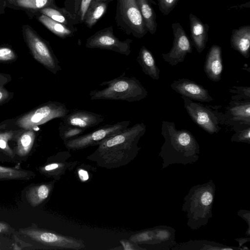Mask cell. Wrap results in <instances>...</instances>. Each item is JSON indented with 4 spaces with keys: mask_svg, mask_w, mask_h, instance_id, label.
<instances>
[{
    "mask_svg": "<svg viewBox=\"0 0 250 250\" xmlns=\"http://www.w3.org/2000/svg\"><path fill=\"white\" fill-rule=\"evenodd\" d=\"M146 131L144 123H137L114 135L98 145L87 157L103 168H116L128 164L138 155V143Z\"/></svg>",
    "mask_w": 250,
    "mask_h": 250,
    "instance_id": "cell-1",
    "label": "cell"
},
{
    "mask_svg": "<svg viewBox=\"0 0 250 250\" xmlns=\"http://www.w3.org/2000/svg\"><path fill=\"white\" fill-rule=\"evenodd\" d=\"M161 134L165 141L159 156L163 160L162 169L173 164L186 165L196 162L200 146L193 134L186 129L177 130L173 122H162Z\"/></svg>",
    "mask_w": 250,
    "mask_h": 250,
    "instance_id": "cell-2",
    "label": "cell"
},
{
    "mask_svg": "<svg viewBox=\"0 0 250 250\" xmlns=\"http://www.w3.org/2000/svg\"><path fill=\"white\" fill-rule=\"evenodd\" d=\"M216 187L212 180L195 185L184 198L182 210L186 213L187 225L195 230L206 226L212 217Z\"/></svg>",
    "mask_w": 250,
    "mask_h": 250,
    "instance_id": "cell-3",
    "label": "cell"
},
{
    "mask_svg": "<svg viewBox=\"0 0 250 250\" xmlns=\"http://www.w3.org/2000/svg\"><path fill=\"white\" fill-rule=\"evenodd\" d=\"M104 88L91 91L89 93L92 100H121L128 102L139 101L145 99L147 91L139 80L135 77L125 76V72L112 80L100 84Z\"/></svg>",
    "mask_w": 250,
    "mask_h": 250,
    "instance_id": "cell-4",
    "label": "cell"
},
{
    "mask_svg": "<svg viewBox=\"0 0 250 250\" xmlns=\"http://www.w3.org/2000/svg\"><path fill=\"white\" fill-rule=\"evenodd\" d=\"M115 20L119 29L128 35L141 39L148 32L136 0H116Z\"/></svg>",
    "mask_w": 250,
    "mask_h": 250,
    "instance_id": "cell-5",
    "label": "cell"
},
{
    "mask_svg": "<svg viewBox=\"0 0 250 250\" xmlns=\"http://www.w3.org/2000/svg\"><path fill=\"white\" fill-rule=\"evenodd\" d=\"M19 232L48 249L79 250L85 247L83 241L81 239L41 229L36 225L20 229Z\"/></svg>",
    "mask_w": 250,
    "mask_h": 250,
    "instance_id": "cell-6",
    "label": "cell"
},
{
    "mask_svg": "<svg viewBox=\"0 0 250 250\" xmlns=\"http://www.w3.org/2000/svg\"><path fill=\"white\" fill-rule=\"evenodd\" d=\"M130 123L129 121H124L102 125L90 132L64 141V144L68 149L74 150L98 146L107 138L127 128Z\"/></svg>",
    "mask_w": 250,
    "mask_h": 250,
    "instance_id": "cell-7",
    "label": "cell"
},
{
    "mask_svg": "<svg viewBox=\"0 0 250 250\" xmlns=\"http://www.w3.org/2000/svg\"><path fill=\"white\" fill-rule=\"evenodd\" d=\"M188 113L191 120L200 127L210 134L217 133L222 124V115L203 104L181 96Z\"/></svg>",
    "mask_w": 250,
    "mask_h": 250,
    "instance_id": "cell-8",
    "label": "cell"
},
{
    "mask_svg": "<svg viewBox=\"0 0 250 250\" xmlns=\"http://www.w3.org/2000/svg\"><path fill=\"white\" fill-rule=\"evenodd\" d=\"M132 41L130 39L120 40L114 34L113 27L109 26L98 31L87 38L85 46L91 49L113 51L128 56L131 53L130 45Z\"/></svg>",
    "mask_w": 250,
    "mask_h": 250,
    "instance_id": "cell-9",
    "label": "cell"
},
{
    "mask_svg": "<svg viewBox=\"0 0 250 250\" xmlns=\"http://www.w3.org/2000/svg\"><path fill=\"white\" fill-rule=\"evenodd\" d=\"M69 112L64 104L51 102L22 117L18 120L17 124L26 129H31L52 119H62Z\"/></svg>",
    "mask_w": 250,
    "mask_h": 250,
    "instance_id": "cell-10",
    "label": "cell"
},
{
    "mask_svg": "<svg viewBox=\"0 0 250 250\" xmlns=\"http://www.w3.org/2000/svg\"><path fill=\"white\" fill-rule=\"evenodd\" d=\"M25 34L35 59L54 74L61 70L59 61L48 45L29 28L25 29Z\"/></svg>",
    "mask_w": 250,
    "mask_h": 250,
    "instance_id": "cell-11",
    "label": "cell"
},
{
    "mask_svg": "<svg viewBox=\"0 0 250 250\" xmlns=\"http://www.w3.org/2000/svg\"><path fill=\"white\" fill-rule=\"evenodd\" d=\"M171 26L173 45L168 53L162 54V57L164 61L174 66L184 62L186 55L192 53V48L189 39L180 23L174 22Z\"/></svg>",
    "mask_w": 250,
    "mask_h": 250,
    "instance_id": "cell-12",
    "label": "cell"
},
{
    "mask_svg": "<svg viewBox=\"0 0 250 250\" xmlns=\"http://www.w3.org/2000/svg\"><path fill=\"white\" fill-rule=\"evenodd\" d=\"M170 86L177 93L192 100L210 102L213 100L207 89L188 79L175 80Z\"/></svg>",
    "mask_w": 250,
    "mask_h": 250,
    "instance_id": "cell-13",
    "label": "cell"
},
{
    "mask_svg": "<svg viewBox=\"0 0 250 250\" xmlns=\"http://www.w3.org/2000/svg\"><path fill=\"white\" fill-rule=\"evenodd\" d=\"M62 119L60 124L77 127L86 131L102 123L104 118L92 112L76 110L68 113Z\"/></svg>",
    "mask_w": 250,
    "mask_h": 250,
    "instance_id": "cell-14",
    "label": "cell"
},
{
    "mask_svg": "<svg viewBox=\"0 0 250 250\" xmlns=\"http://www.w3.org/2000/svg\"><path fill=\"white\" fill-rule=\"evenodd\" d=\"M223 70L221 47L216 44L212 45L206 56L204 66L207 77L213 82H218L221 79Z\"/></svg>",
    "mask_w": 250,
    "mask_h": 250,
    "instance_id": "cell-15",
    "label": "cell"
},
{
    "mask_svg": "<svg viewBox=\"0 0 250 250\" xmlns=\"http://www.w3.org/2000/svg\"><path fill=\"white\" fill-rule=\"evenodd\" d=\"M225 114L227 123H237L250 126V101L232 100Z\"/></svg>",
    "mask_w": 250,
    "mask_h": 250,
    "instance_id": "cell-16",
    "label": "cell"
},
{
    "mask_svg": "<svg viewBox=\"0 0 250 250\" xmlns=\"http://www.w3.org/2000/svg\"><path fill=\"white\" fill-rule=\"evenodd\" d=\"M189 20L192 44L196 51L201 53L206 48L208 41L209 25L192 13L189 14Z\"/></svg>",
    "mask_w": 250,
    "mask_h": 250,
    "instance_id": "cell-17",
    "label": "cell"
},
{
    "mask_svg": "<svg viewBox=\"0 0 250 250\" xmlns=\"http://www.w3.org/2000/svg\"><path fill=\"white\" fill-rule=\"evenodd\" d=\"M170 250H244L243 248L229 246L206 240H190L177 244Z\"/></svg>",
    "mask_w": 250,
    "mask_h": 250,
    "instance_id": "cell-18",
    "label": "cell"
},
{
    "mask_svg": "<svg viewBox=\"0 0 250 250\" xmlns=\"http://www.w3.org/2000/svg\"><path fill=\"white\" fill-rule=\"evenodd\" d=\"M230 43L231 48L248 59L250 49V25H244L233 29Z\"/></svg>",
    "mask_w": 250,
    "mask_h": 250,
    "instance_id": "cell-19",
    "label": "cell"
},
{
    "mask_svg": "<svg viewBox=\"0 0 250 250\" xmlns=\"http://www.w3.org/2000/svg\"><path fill=\"white\" fill-rule=\"evenodd\" d=\"M156 244L155 250H170L177 243L176 242V230L172 227L159 225L153 228Z\"/></svg>",
    "mask_w": 250,
    "mask_h": 250,
    "instance_id": "cell-20",
    "label": "cell"
},
{
    "mask_svg": "<svg viewBox=\"0 0 250 250\" xmlns=\"http://www.w3.org/2000/svg\"><path fill=\"white\" fill-rule=\"evenodd\" d=\"M137 61L146 75L154 80L159 79L160 70L152 53L145 46L140 48Z\"/></svg>",
    "mask_w": 250,
    "mask_h": 250,
    "instance_id": "cell-21",
    "label": "cell"
},
{
    "mask_svg": "<svg viewBox=\"0 0 250 250\" xmlns=\"http://www.w3.org/2000/svg\"><path fill=\"white\" fill-rule=\"evenodd\" d=\"M52 187V183L39 184L29 187L25 192L28 203L33 207L39 206L48 198Z\"/></svg>",
    "mask_w": 250,
    "mask_h": 250,
    "instance_id": "cell-22",
    "label": "cell"
},
{
    "mask_svg": "<svg viewBox=\"0 0 250 250\" xmlns=\"http://www.w3.org/2000/svg\"><path fill=\"white\" fill-rule=\"evenodd\" d=\"M145 25L148 32L153 35L157 29L156 15L152 4L156 5L153 0H136Z\"/></svg>",
    "mask_w": 250,
    "mask_h": 250,
    "instance_id": "cell-23",
    "label": "cell"
},
{
    "mask_svg": "<svg viewBox=\"0 0 250 250\" xmlns=\"http://www.w3.org/2000/svg\"><path fill=\"white\" fill-rule=\"evenodd\" d=\"M41 12L54 21L60 22L71 28L77 24L74 17L64 8L57 5L43 8Z\"/></svg>",
    "mask_w": 250,
    "mask_h": 250,
    "instance_id": "cell-24",
    "label": "cell"
},
{
    "mask_svg": "<svg viewBox=\"0 0 250 250\" xmlns=\"http://www.w3.org/2000/svg\"><path fill=\"white\" fill-rule=\"evenodd\" d=\"M35 139V134L31 130L25 132L18 139L14 152L17 162L26 159L30 153Z\"/></svg>",
    "mask_w": 250,
    "mask_h": 250,
    "instance_id": "cell-25",
    "label": "cell"
},
{
    "mask_svg": "<svg viewBox=\"0 0 250 250\" xmlns=\"http://www.w3.org/2000/svg\"><path fill=\"white\" fill-rule=\"evenodd\" d=\"M108 4V2L92 0L84 15L83 23L91 28L104 14Z\"/></svg>",
    "mask_w": 250,
    "mask_h": 250,
    "instance_id": "cell-26",
    "label": "cell"
},
{
    "mask_svg": "<svg viewBox=\"0 0 250 250\" xmlns=\"http://www.w3.org/2000/svg\"><path fill=\"white\" fill-rule=\"evenodd\" d=\"M39 20L50 31L62 39L72 37L78 30L76 27H68L43 14L39 17Z\"/></svg>",
    "mask_w": 250,
    "mask_h": 250,
    "instance_id": "cell-27",
    "label": "cell"
},
{
    "mask_svg": "<svg viewBox=\"0 0 250 250\" xmlns=\"http://www.w3.org/2000/svg\"><path fill=\"white\" fill-rule=\"evenodd\" d=\"M35 176L31 171L20 168L0 166V181L29 180Z\"/></svg>",
    "mask_w": 250,
    "mask_h": 250,
    "instance_id": "cell-28",
    "label": "cell"
},
{
    "mask_svg": "<svg viewBox=\"0 0 250 250\" xmlns=\"http://www.w3.org/2000/svg\"><path fill=\"white\" fill-rule=\"evenodd\" d=\"M129 240L138 245H144L146 250H155L156 241L153 228L141 230L132 235Z\"/></svg>",
    "mask_w": 250,
    "mask_h": 250,
    "instance_id": "cell-29",
    "label": "cell"
},
{
    "mask_svg": "<svg viewBox=\"0 0 250 250\" xmlns=\"http://www.w3.org/2000/svg\"><path fill=\"white\" fill-rule=\"evenodd\" d=\"M68 163L59 161L47 162L38 168V170L42 175L47 177L57 178L65 171L68 167Z\"/></svg>",
    "mask_w": 250,
    "mask_h": 250,
    "instance_id": "cell-30",
    "label": "cell"
},
{
    "mask_svg": "<svg viewBox=\"0 0 250 250\" xmlns=\"http://www.w3.org/2000/svg\"><path fill=\"white\" fill-rule=\"evenodd\" d=\"M12 137L10 133L0 134V161L17 162L14 151L8 143Z\"/></svg>",
    "mask_w": 250,
    "mask_h": 250,
    "instance_id": "cell-31",
    "label": "cell"
},
{
    "mask_svg": "<svg viewBox=\"0 0 250 250\" xmlns=\"http://www.w3.org/2000/svg\"><path fill=\"white\" fill-rule=\"evenodd\" d=\"M85 130L74 126L60 124V135L63 141H66L83 134Z\"/></svg>",
    "mask_w": 250,
    "mask_h": 250,
    "instance_id": "cell-32",
    "label": "cell"
},
{
    "mask_svg": "<svg viewBox=\"0 0 250 250\" xmlns=\"http://www.w3.org/2000/svg\"><path fill=\"white\" fill-rule=\"evenodd\" d=\"M55 0H17V3L22 7L34 9L56 5Z\"/></svg>",
    "mask_w": 250,
    "mask_h": 250,
    "instance_id": "cell-33",
    "label": "cell"
},
{
    "mask_svg": "<svg viewBox=\"0 0 250 250\" xmlns=\"http://www.w3.org/2000/svg\"><path fill=\"white\" fill-rule=\"evenodd\" d=\"M232 89L229 91L232 93L236 94L231 96V99L234 101H240L243 99L245 101H250V87L249 86H232Z\"/></svg>",
    "mask_w": 250,
    "mask_h": 250,
    "instance_id": "cell-34",
    "label": "cell"
},
{
    "mask_svg": "<svg viewBox=\"0 0 250 250\" xmlns=\"http://www.w3.org/2000/svg\"><path fill=\"white\" fill-rule=\"evenodd\" d=\"M231 142L245 143L250 144V126L235 131L230 138Z\"/></svg>",
    "mask_w": 250,
    "mask_h": 250,
    "instance_id": "cell-35",
    "label": "cell"
},
{
    "mask_svg": "<svg viewBox=\"0 0 250 250\" xmlns=\"http://www.w3.org/2000/svg\"><path fill=\"white\" fill-rule=\"evenodd\" d=\"M180 0H158V5L160 11L167 16L174 8Z\"/></svg>",
    "mask_w": 250,
    "mask_h": 250,
    "instance_id": "cell-36",
    "label": "cell"
},
{
    "mask_svg": "<svg viewBox=\"0 0 250 250\" xmlns=\"http://www.w3.org/2000/svg\"><path fill=\"white\" fill-rule=\"evenodd\" d=\"M92 0H81L78 11L75 16L77 24L83 23L85 12Z\"/></svg>",
    "mask_w": 250,
    "mask_h": 250,
    "instance_id": "cell-37",
    "label": "cell"
},
{
    "mask_svg": "<svg viewBox=\"0 0 250 250\" xmlns=\"http://www.w3.org/2000/svg\"><path fill=\"white\" fill-rule=\"evenodd\" d=\"M81 1V0H64V7L74 18L78 11Z\"/></svg>",
    "mask_w": 250,
    "mask_h": 250,
    "instance_id": "cell-38",
    "label": "cell"
},
{
    "mask_svg": "<svg viewBox=\"0 0 250 250\" xmlns=\"http://www.w3.org/2000/svg\"><path fill=\"white\" fill-rule=\"evenodd\" d=\"M120 242L124 250H146L144 248L140 247L137 243L129 240L122 239Z\"/></svg>",
    "mask_w": 250,
    "mask_h": 250,
    "instance_id": "cell-39",
    "label": "cell"
},
{
    "mask_svg": "<svg viewBox=\"0 0 250 250\" xmlns=\"http://www.w3.org/2000/svg\"><path fill=\"white\" fill-rule=\"evenodd\" d=\"M237 215L246 221L248 225V229L246 232V235H250V211L246 209H240L237 212Z\"/></svg>",
    "mask_w": 250,
    "mask_h": 250,
    "instance_id": "cell-40",
    "label": "cell"
},
{
    "mask_svg": "<svg viewBox=\"0 0 250 250\" xmlns=\"http://www.w3.org/2000/svg\"><path fill=\"white\" fill-rule=\"evenodd\" d=\"M15 55L9 48H0V61H8L13 59Z\"/></svg>",
    "mask_w": 250,
    "mask_h": 250,
    "instance_id": "cell-41",
    "label": "cell"
},
{
    "mask_svg": "<svg viewBox=\"0 0 250 250\" xmlns=\"http://www.w3.org/2000/svg\"><path fill=\"white\" fill-rule=\"evenodd\" d=\"M15 243L13 245V249L14 250H21L24 247H29L31 245L25 243L19 239L16 235H14Z\"/></svg>",
    "mask_w": 250,
    "mask_h": 250,
    "instance_id": "cell-42",
    "label": "cell"
},
{
    "mask_svg": "<svg viewBox=\"0 0 250 250\" xmlns=\"http://www.w3.org/2000/svg\"><path fill=\"white\" fill-rule=\"evenodd\" d=\"M12 228L7 223L0 222V234L8 233L12 231Z\"/></svg>",
    "mask_w": 250,
    "mask_h": 250,
    "instance_id": "cell-43",
    "label": "cell"
},
{
    "mask_svg": "<svg viewBox=\"0 0 250 250\" xmlns=\"http://www.w3.org/2000/svg\"><path fill=\"white\" fill-rule=\"evenodd\" d=\"M235 240L238 242L239 244L238 247L243 248L244 250H250L249 248H248L246 246H244L245 243L250 241V237L235 238Z\"/></svg>",
    "mask_w": 250,
    "mask_h": 250,
    "instance_id": "cell-44",
    "label": "cell"
},
{
    "mask_svg": "<svg viewBox=\"0 0 250 250\" xmlns=\"http://www.w3.org/2000/svg\"><path fill=\"white\" fill-rule=\"evenodd\" d=\"M79 175L80 178L83 181H86L88 179V173L84 170L80 169L79 171Z\"/></svg>",
    "mask_w": 250,
    "mask_h": 250,
    "instance_id": "cell-45",
    "label": "cell"
},
{
    "mask_svg": "<svg viewBox=\"0 0 250 250\" xmlns=\"http://www.w3.org/2000/svg\"><path fill=\"white\" fill-rule=\"evenodd\" d=\"M96 1H104V2H110L112 1H113V0H95Z\"/></svg>",
    "mask_w": 250,
    "mask_h": 250,
    "instance_id": "cell-46",
    "label": "cell"
},
{
    "mask_svg": "<svg viewBox=\"0 0 250 250\" xmlns=\"http://www.w3.org/2000/svg\"><path fill=\"white\" fill-rule=\"evenodd\" d=\"M3 98V93H2V92L0 90V100L2 99Z\"/></svg>",
    "mask_w": 250,
    "mask_h": 250,
    "instance_id": "cell-47",
    "label": "cell"
},
{
    "mask_svg": "<svg viewBox=\"0 0 250 250\" xmlns=\"http://www.w3.org/2000/svg\"></svg>",
    "mask_w": 250,
    "mask_h": 250,
    "instance_id": "cell-48",
    "label": "cell"
}]
</instances>
